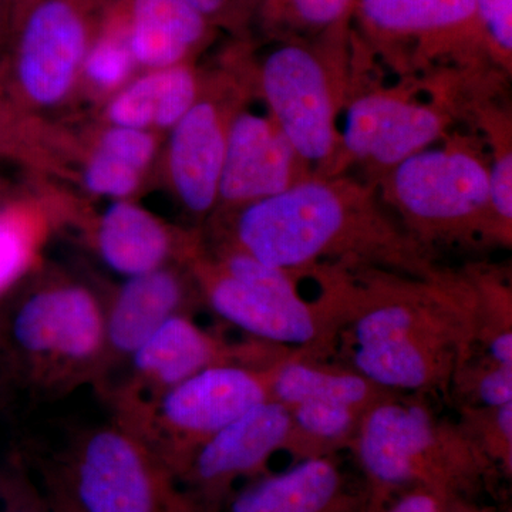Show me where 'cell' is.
<instances>
[{
    "label": "cell",
    "mask_w": 512,
    "mask_h": 512,
    "mask_svg": "<svg viewBox=\"0 0 512 512\" xmlns=\"http://www.w3.org/2000/svg\"><path fill=\"white\" fill-rule=\"evenodd\" d=\"M340 128V175L350 165L365 168L376 184L406 158L450 134L454 114L441 101L416 97V84L380 87L359 83L350 72Z\"/></svg>",
    "instance_id": "8fae6325"
},
{
    "label": "cell",
    "mask_w": 512,
    "mask_h": 512,
    "mask_svg": "<svg viewBox=\"0 0 512 512\" xmlns=\"http://www.w3.org/2000/svg\"><path fill=\"white\" fill-rule=\"evenodd\" d=\"M443 501L429 490L413 487L394 494L376 512H443Z\"/></svg>",
    "instance_id": "d6a6232c"
},
{
    "label": "cell",
    "mask_w": 512,
    "mask_h": 512,
    "mask_svg": "<svg viewBox=\"0 0 512 512\" xmlns=\"http://www.w3.org/2000/svg\"><path fill=\"white\" fill-rule=\"evenodd\" d=\"M490 150L473 134H448L377 181L380 198L410 237L436 249L511 248L491 202Z\"/></svg>",
    "instance_id": "3957f363"
},
{
    "label": "cell",
    "mask_w": 512,
    "mask_h": 512,
    "mask_svg": "<svg viewBox=\"0 0 512 512\" xmlns=\"http://www.w3.org/2000/svg\"><path fill=\"white\" fill-rule=\"evenodd\" d=\"M59 474L84 512H204L173 468L117 419L80 437Z\"/></svg>",
    "instance_id": "9c48e42d"
},
{
    "label": "cell",
    "mask_w": 512,
    "mask_h": 512,
    "mask_svg": "<svg viewBox=\"0 0 512 512\" xmlns=\"http://www.w3.org/2000/svg\"><path fill=\"white\" fill-rule=\"evenodd\" d=\"M278 360L265 367H208L150 402L117 410V420L136 431L178 477L205 441L252 407L271 400Z\"/></svg>",
    "instance_id": "52a82bcc"
},
{
    "label": "cell",
    "mask_w": 512,
    "mask_h": 512,
    "mask_svg": "<svg viewBox=\"0 0 512 512\" xmlns=\"http://www.w3.org/2000/svg\"><path fill=\"white\" fill-rule=\"evenodd\" d=\"M289 416L291 424L284 451L293 463H298L350 450L365 414L333 404L301 403L289 409Z\"/></svg>",
    "instance_id": "603a6c76"
},
{
    "label": "cell",
    "mask_w": 512,
    "mask_h": 512,
    "mask_svg": "<svg viewBox=\"0 0 512 512\" xmlns=\"http://www.w3.org/2000/svg\"><path fill=\"white\" fill-rule=\"evenodd\" d=\"M120 0H36L0 50L10 92L29 113L56 109L79 86L84 57Z\"/></svg>",
    "instance_id": "8992f818"
},
{
    "label": "cell",
    "mask_w": 512,
    "mask_h": 512,
    "mask_svg": "<svg viewBox=\"0 0 512 512\" xmlns=\"http://www.w3.org/2000/svg\"><path fill=\"white\" fill-rule=\"evenodd\" d=\"M6 512H47L45 498L43 500H35V498H29L26 503L15 505V507L9 508Z\"/></svg>",
    "instance_id": "74e56055"
},
{
    "label": "cell",
    "mask_w": 512,
    "mask_h": 512,
    "mask_svg": "<svg viewBox=\"0 0 512 512\" xmlns=\"http://www.w3.org/2000/svg\"><path fill=\"white\" fill-rule=\"evenodd\" d=\"M16 2H18V0H0V49H2L3 43H5L10 16H12Z\"/></svg>",
    "instance_id": "d590c367"
},
{
    "label": "cell",
    "mask_w": 512,
    "mask_h": 512,
    "mask_svg": "<svg viewBox=\"0 0 512 512\" xmlns=\"http://www.w3.org/2000/svg\"><path fill=\"white\" fill-rule=\"evenodd\" d=\"M146 171L123 158L93 147L83 168V185L90 194L111 200H127L140 190Z\"/></svg>",
    "instance_id": "f1b7e54d"
},
{
    "label": "cell",
    "mask_w": 512,
    "mask_h": 512,
    "mask_svg": "<svg viewBox=\"0 0 512 512\" xmlns=\"http://www.w3.org/2000/svg\"><path fill=\"white\" fill-rule=\"evenodd\" d=\"M220 512H365L336 456L308 458L232 491Z\"/></svg>",
    "instance_id": "2e32d148"
},
{
    "label": "cell",
    "mask_w": 512,
    "mask_h": 512,
    "mask_svg": "<svg viewBox=\"0 0 512 512\" xmlns=\"http://www.w3.org/2000/svg\"><path fill=\"white\" fill-rule=\"evenodd\" d=\"M205 79L194 62L148 70L106 101L109 126L171 130L200 99Z\"/></svg>",
    "instance_id": "ffe728a7"
},
{
    "label": "cell",
    "mask_w": 512,
    "mask_h": 512,
    "mask_svg": "<svg viewBox=\"0 0 512 512\" xmlns=\"http://www.w3.org/2000/svg\"><path fill=\"white\" fill-rule=\"evenodd\" d=\"M137 69L128 46L124 0H120L84 57L79 86L94 97L110 99L133 79Z\"/></svg>",
    "instance_id": "cb8c5ba5"
},
{
    "label": "cell",
    "mask_w": 512,
    "mask_h": 512,
    "mask_svg": "<svg viewBox=\"0 0 512 512\" xmlns=\"http://www.w3.org/2000/svg\"><path fill=\"white\" fill-rule=\"evenodd\" d=\"M12 339L47 397L103 377L104 305L86 285L55 281L30 292L13 316Z\"/></svg>",
    "instance_id": "ba28073f"
},
{
    "label": "cell",
    "mask_w": 512,
    "mask_h": 512,
    "mask_svg": "<svg viewBox=\"0 0 512 512\" xmlns=\"http://www.w3.org/2000/svg\"><path fill=\"white\" fill-rule=\"evenodd\" d=\"M350 451L362 471L365 512L413 487L441 500H474L501 476L457 423L397 393L367 410Z\"/></svg>",
    "instance_id": "7a4b0ae2"
},
{
    "label": "cell",
    "mask_w": 512,
    "mask_h": 512,
    "mask_svg": "<svg viewBox=\"0 0 512 512\" xmlns=\"http://www.w3.org/2000/svg\"><path fill=\"white\" fill-rule=\"evenodd\" d=\"M188 296L185 276L174 265L126 278L104 305L106 357L101 382L111 369L130 362L131 356L168 319L187 313Z\"/></svg>",
    "instance_id": "e0dca14e"
},
{
    "label": "cell",
    "mask_w": 512,
    "mask_h": 512,
    "mask_svg": "<svg viewBox=\"0 0 512 512\" xmlns=\"http://www.w3.org/2000/svg\"><path fill=\"white\" fill-rule=\"evenodd\" d=\"M198 292L220 318L259 342L302 349L316 359L339 342L345 326V303L338 282L316 279L318 298L284 299L252 288L227 274L201 247L187 261Z\"/></svg>",
    "instance_id": "30bf717a"
},
{
    "label": "cell",
    "mask_w": 512,
    "mask_h": 512,
    "mask_svg": "<svg viewBox=\"0 0 512 512\" xmlns=\"http://www.w3.org/2000/svg\"><path fill=\"white\" fill-rule=\"evenodd\" d=\"M124 16L131 55L144 72L194 62L218 32L184 0H124Z\"/></svg>",
    "instance_id": "d6986e66"
},
{
    "label": "cell",
    "mask_w": 512,
    "mask_h": 512,
    "mask_svg": "<svg viewBox=\"0 0 512 512\" xmlns=\"http://www.w3.org/2000/svg\"><path fill=\"white\" fill-rule=\"evenodd\" d=\"M269 114L238 110L229 124L217 207L237 211L313 177Z\"/></svg>",
    "instance_id": "9a60e30c"
},
{
    "label": "cell",
    "mask_w": 512,
    "mask_h": 512,
    "mask_svg": "<svg viewBox=\"0 0 512 512\" xmlns=\"http://www.w3.org/2000/svg\"><path fill=\"white\" fill-rule=\"evenodd\" d=\"M450 392L460 407H495L512 403V366L494 362L484 352L468 357L457 370Z\"/></svg>",
    "instance_id": "484cf974"
},
{
    "label": "cell",
    "mask_w": 512,
    "mask_h": 512,
    "mask_svg": "<svg viewBox=\"0 0 512 512\" xmlns=\"http://www.w3.org/2000/svg\"><path fill=\"white\" fill-rule=\"evenodd\" d=\"M247 93L229 73L207 79L200 99L170 130L168 177L175 197L192 215L204 217L218 205L229 124Z\"/></svg>",
    "instance_id": "4fadbf2b"
},
{
    "label": "cell",
    "mask_w": 512,
    "mask_h": 512,
    "mask_svg": "<svg viewBox=\"0 0 512 512\" xmlns=\"http://www.w3.org/2000/svg\"><path fill=\"white\" fill-rule=\"evenodd\" d=\"M42 153V133L10 92L0 56V158L30 165L40 163Z\"/></svg>",
    "instance_id": "83f0119b"
},
{
    "label": "cell",
    "mask_w": 512,
    "mask_h": 512,
    "mask_svg": "<svg viewBox=\"0 0 512 512\" xmlns=\"http://www.w3.org/2000/svg\"><path fill=\"white\" fill-rule=\"evenodd\" d=\"M474 5L494 62L511 76L512 0H474Z\"/></svg>",
    "instance_id": "f546056e"
},
{
    "label": "cell",
    "mask_w": 512,
    "mask_h": 512,
    "mask_svg": "<svg viewBox=\"0 0 512 512\" xmlns=\"http://www.w3.org/2000/svg\"><path fill=\"white\" fill-rule=\"evenodd\" d=\"M461 430L474 441L501 476L512 473V403L495 407H460Z\"/></svg>",
    "instance_id": "4316f807"
},
{
    "label": "cell",
    "mask_w": 512,
    "mask_h": 512,
    "mask_svg": "<svg viewBox=\"0 0 512 512\" xmlns=\"http://www.w3.org/2000/svg\"><path fill=\"white\" fill-rule=\"evenodd\" d=\"M352 35L372 59L409 76L407 83L423 73L446 76L441 89L454 79L453 89L461 79L504 72L485 43L474 0H356Z\"/></svg>",
    "instance_id": "5b68a950"
},
{
    "label": "cell",
    "mask_w": 512,
    "mask_h": 512,
    "mask_svg": "<svg viewBox=\"0 0 512 512\" xmlns=\"http://www.w3.org/2000/svg\"><path fill=\"white\" fill-rule=\"evenodd\" d=\"M42 239L39 218L25 205L0 208V292L28 272Z\"/></svg>",
    "instance_id": "d4e9b609"
},
{
    "label": "cell",
    "mask_w": 512,
    "mask_h": 512,
    "mask_svg": "<svg viewBox=\"0 0 512 512\" xmlns=\"http://www.w3.org/2000/svg\"><path fill=\"white\" fill-rule=\"evenodd\" d=\"M93 242L104 265L126 278L173 265V261L187 264L200 247L197 238L178 234L128 200L114 201L97 218Z\"/></svg>",
    "instance_id": "ac0fdd59"
},
{
    "label": "cell",
    "mask_w": 512,
    "mask_h": 512,
    "mask_svg": "<svg viewBox=\"0 0 512 512\" xmlns=\"http://www.w3.org/2000/svg\"><path fill=\"white\" fill-rule=\"evenodd\" d=\"M45 503L47 512H84L74 500L59 471L46 477Z\"/></svg>",
    "instance_id": "836d02e7"
},
{
    "label": "cell",
    "mask_w": 512,
    "mask_h": 512,
    "mask_svg": "<svg viewBox=\"0 0 512 512\" xmlns=\"http://www.w3.org/2000/svg\"><path fill=\"white\" fill-rule=\"evenodd\" d=\"M443 512H501L491 505L478 504L471 498H450L443 501Z\"/></svg>",
    "instance_id": "e575fe53"
},
{
    "label": "cell",
    "mask_w": 512,
    "mask_h": 512,
    "mask_svg": "<svg viewBox=\"0 0 512 512\" xmlns=\"http://www.w3.org/2000/svg\"><path fill=\"white\" fill-rule=\"evenodd\" d=\"M254 69L256 92L318 177L340 175L339 116L352 72V28L316 40H274Z\"/></svg>",
    "instance_id": "277c9868"
},
{
    "label": "cell",
    "mask_w": 512,
    "mask_h": 512,
    "mask_svg": "<svg viewBox=\"0 0 512 512\" xmlns=\"http://www.w3.org/2000/svg\"><path fill=\"white\" fill-rule=\"evenodd\" d=\"M36 0H18L16 2L15 9H13L12 16H10L8 32H6L5 43L8 40L10 32H12L13 28H15L16 23L19 22L20 18L25 15L26 10L30 8V6L35 3Z\"/></svg>",
    "instance_id": "8d00e7d4"
},
{
    "label": "cell",
    "mask_w": 512,
    "mask_h": 512,
    "mask_svg": "<svg viewBox=\"0 0 512 512\" xmlns=\"http://www.w3.org/2000/svg\"><path fill=\"white\" fill-rule=\"evenodd\" d=\"M289 350L259 340L228 343L202 329L188 313H180L168 319L131 356L130 372L116 390L117 410L150 402L208 367L228 363L265 367Z\"/></svg>",
    "instance_id": "7c38bea8"
},
{
    "label": "cell",
    "mask_w": 512,
    "mask_h": 512,
    "mask_svg": "<svg viewBox=\"0 0 512 512\" xmlns=\"http://www.w3.org/2000/svg\"><path fill=\"white\" fill-rule=\"evenodd\" d=\"M215 30L245 36L255 19L256 0H184Z\"/></svg>",
    "instance_id": "1f68e13d"
},
{
    "label": "cell",
    "mask_w": 512,
    "mask_h": 512,
    "mask_svg": "<svg viewBox=\"0 0 512 512\" xmlns=\"http://www.w3.org/2000/svg\"><path fill=\"white\" fill-rule=\"evenodd\" d=\"M289 424V409L281 403L268 400L252 407L205 441L178 480L202 511L220 512L239 480L266 474L269 460L284 451Z\"/></svg>",
    "instance_id": "5bb4252c"
},
{
    "label": "cell",
    "mask_w": 512,
    "mask_h": 512,
    "mask_svg": "<svg viewBox=\"0 0 512 512\" xmlns=\"http://www.w3.org/2000/svg\"><path fill=\"white\" fill-rule=\"evenodd\" d=\"M393 393L350 366L328 365L302 349H292L275 363L271 382V400L288 409L301 403H325L365 414Z\"/></svg>",
    "instance_id": "44dd1931"
},
{
    "label": "cell",
    "mask_w": 512,
    "mask_h": 512,
    "mask_svg": "<svg viewBox=\"0 0 512 512\" xmlns=\"http://www.w3.org/2000/svg\"><path fill=\"white\" fill-rule=\"evenodd\" d=\"M232 215L227 244L285 271L328 265L420 279L446 271L390 214L376 184L346 174L313 175Z\"/></svg>",
    "instance_id": "6da1fadb"
},
{
    "label": "cell",
    "mask_w": 512,
    "mask_h": 512,
    "mask_svg": "<svg viewBox=\"0 0 512 512\" xmlns=\"http://www.w3.org/2000/svg\"><path fill=\"white\" fill-rule=\"evenodd\" d=\"M94 147L123 158L147 173L157 156L158 140L156 131L107 126L97 137Z\"/></svg>",
    "instance_id": "4dcf8cb0"
},
{
    "label": "cell",
    "mask_w": 512,
    "mask_h": 512,
    "mask_svg": "<svg viewBox=\"0 0 512 512\" xmlns=\"http://www.w3.org/2000/svg\"><path fill=\"white\" fill-rule=\"evenodd\" d=\"M356 0H256L255 19L271 40H316L352 28Z\"/></svg>",
    "instance_id": "7402d4cb"
}]
</instances>
